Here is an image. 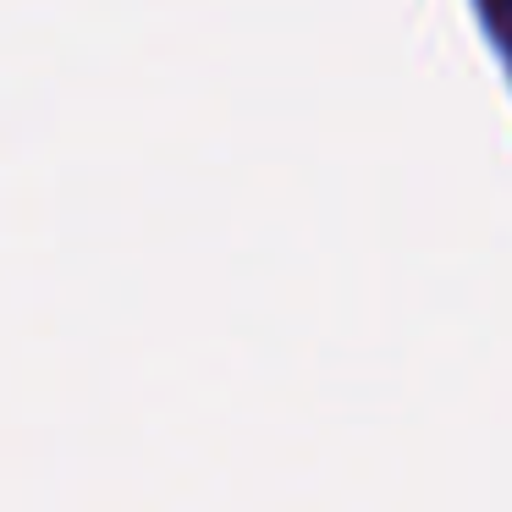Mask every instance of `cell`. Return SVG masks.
Here are the masks:
<instances>
[{"label":"cell","mask_w":512,"mask_h":512,"mask_svg":"<svg viewBox=\"0 0 512 512\" xmlns=\"http://www.w3.org/2000/svg\"><path fill=\"white\" fill-rule=\"evenodd\" d=\"M479 23H485L490 45H496V56L507 61V78H512V0H474Z\"/></svg>","instance_id":"cell-1"}]
</instances>
